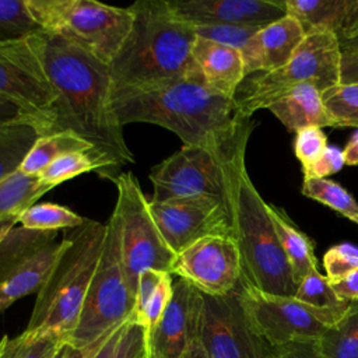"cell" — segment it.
Wrapping results in <instances>:
<instances>
[{
    "instance_id": "1",
    "label": "cell",
    "mask_w": 358,
    "mask_h": 358,
    "mask_svg": "<svg viewBox=\"0 0 358 358\" xmlns=\"http://www.w3.org/2000/svg\"><path fill=\"white\" fill-rule=\"evenodd\" d=\"M41 57L57 92L55 123L49 133L73 131L88 141L106 164V176L134 161L112 106L113 80L109 64L81 48L38 31Z\"/></svg>"
},
{
    "instance_id": "2",
    "label": "cell",
    "mask_w": 358,
    "mask_h": 358,
    "mask_svg": "<svg viewBox=\"0 0 358 358\" xmlns=\"http://www.w3.org/2000/svg\"><path fill=\"white\" fill-rule=\"evenodd\" d=\"M112 106L120 122L151 123L173 131L183 145L218 150L242 119L232 98L210 90L201 77H183L113 90Z\"/></svg>"
},
{
    "instance_id": "3",
    "label": "cell",
    "mask_w": 358,
    "mask_h": 358,
    "mask_svg": "<svg viewBox=\"0 0 358 358\" xmlns=\"http://www.w3.org/2000/svg\"><path fill=\"white\" fill-rule=\"evenodd\" d=\"M252 129L250 119H242L236 133L222 148L225 204L232 238L241 252V280L267 294L295 296L298 287L268 215V204L246 169L245 154Z\"/></svg>"
},
{
    "instance_id": "4",
    "label": "cell",
    "mask_w": 358,
    "mask_h": 358,
    "mask_svg": "<svg viewBox=\"0 0 358 358\" xmlns=\"http://www.w3.org/2000/svg\"><path fill=\"white\" fill-rule=\"evenodd\" d=\"M129 8L130 32L109 64L113 90L200 77L192 57L194 27L175 14L169 0H138Z\"/></svg>"
},
{
    "instance_id": "5",
    "label": "cell",
    "mask_w": 358,
    "mask_h": 358,
    "mask_svg": "<svg viewBox=\"0 0 358 358\" xmlns=\"http://www.w3.org/2000/svg\"><path fill=\"white\" fill-rule=\"evenodd\" d=\"M106 235V224L87 220L71 229L67 245L50 275L36 294L25 331L56 336L64 343L77 326L95 274Z\"/></svg>"
},
{
    "instance_id": "6",
    "label": "cell",
    "mask_w": 358,
    "mask_h": 358,
    "mask_svg": "<svg viewBox=\"0 0 358 358\" xmlns=\"http://www.w3.org/2000/svg\"><path fill=\"white\" fill-rule=\"evenodd\" d=\"M39 31L62 38L110 64L133 24L129 7L94 0H25Z\"/></svg>"
},
{
    "instance_id": "7",
    "label": "cell",
    "mask_w": 358,
    "mask_h": 358,
    "mask_svg": "<svg viewBox=\"0 0 358 358\" xmlns=\"http://www.w3.org/2000/svg\"><path fill=\"white\" fill-rule=\"evenodd\" d=\"M340 56L336 34H308L282 67L245 77L234 96L238 115L250 119L253 112L268 108L281 94L298 84H312L320 92L338 84Z\"/></svg>"
},
{
    "instance_id": "8",
    "label": "cell",
    "mask_w": 358,
    "mask_h": 358,
    "mask_svg": "<svg viewBox=\"0 0 358 358\" xmlns=\"http://www.w3.org/2000/svg\"><path fill=\"white\" fill-rule=\"evenodd\" d=\"M134 294L129 285L120 255L117 228L110 215L103 249L87 291L76 329L66 343L87 348L131 317Z\"/></svg>"
},
{
    "instance_id": "9",
    "label": "cell",
    "mask_w": 358,
    "mask_h": 358,
    "mask_svg": "<svg viewBox=\"0 0 358 358\" xmlns=\"http://www.w3.org/2000/svg\"><path fill=\"white\" fill-rule=\"evenodd\" d=\"M117 199L112 217L116 222L123 268L136 294L138 275L145 270L172 274L175 253L165 243L136 176L119 173L113 179Z\"/></svg>"
},
{
    "instance_id": "10",
    "label": "cell",
    "mask_w": 358,
    "mask_h": 358,
    "mask_svg": "<svg viewBox=\"0 0 358 358\" xmlns=\"http://www.w3.org/2000/svg\"><path fill=\"white\" fill-rule=\"evenodd\" d=\"M238 294L250 327L271 347L319 340L324 330L336 324L347 312V309L315 308L295 296L267 294L242 280Z\"/></svg>"
},
{
    "instance_id": "11",
    "label": "cell",
    "mask_w": 358,
    "mask_h": 358,
    "mask_svg": "<svg viewBox=\"0 0 358 358\" xmlns=\"http://www.w3.org/2000/svg\"><path fill=\"white\" fill-rule=\"evenodd\" d=\"M0 96L34 119L48 134L55 123L57 92L45 70L38 31L0 41Z\"/></svg>"
},
{
    "instance_id": "12",
    "label": "cell",
    "mask_w": 358,
    "mask_h": 358,
    "mask_svg": "<svg viewBox=\"0 0 358 358\" xmlns=\"http://www.w3.org/2000/svg\"><path fill=\"white\" fill-rule=\"evenodd\" d=\"M224 145L218 150L183 145L155 165L150 173L154 186L150 201L161 203L193 197H217L225 201Z\"/></svg>"
},
{
    "instance_id": "13",
    "label": "cell",
    "mask_w": 358,
    "mask_h": 358,
    "mask_svg": "<svg viewBox=\"0 0 358 358\" xmlns=\"http://www.w3.org/2000/svg\"><path fill=\"white\" fill-rule=\"evenodd\" d=\"M199 343L207 358H268L271 351L250 327L238 288L224 296L203 294Z\"/></svg>"
},
{
    "instance_id": "14",
    "label": "cell",
    "mask_w": 358,
    "mask_h": 358,
    "mask_svg": "<svg viewBox=\"0 0 358 358\" xmlns=\"http://www.w3.org/2000/svg\"><path fill=\"white\" fill-rule=\"evenodd\" d=\"M210 296L234 292L242 278V259L232 236H206L175 256L172 275Z\"/></svg>"
},
{
    "instance_id": "15",
    "label": "cell",
    "mask_w": 358,
    "mask_h": 358,
    "mask_svg": "<svg viewBox=\"0 0 358 358\" xmlns=\"http://www.w3.org/2000/svg\"><path fill=\"white\" fill-rule=\"evenodd\" d=\"M150 210L165 243L175 255L206 236H232L227 204L217 197L150 201Z\"/></svg>"
},
{
    "instance_id": "16",
    "label": "cell",
    "mask_w": 358,
    "mask_h": 358,
    "mask_svg": "<svg viewBox=\"0 0 358 358\" xmlns=\"http://www.w3.org/2000/svg\"><path fill=\"white\" fill-rule=\"evenodd\" d=\"M203 294L183 278L173 280L172 299L145 341V358H182L199 340Z\"/></svg>"
},
{
    "instance_id": "17",
    "label": "cell",
    "mask_w": 358,
    "mask_h": 358,
    "mask_svg": "<svg viewBox=\"0 0 358 358\" xmlns=\"http://www.w3.org/2000/svg\"><path fill=\"white\" fill-rule=\"evenodd\" d=\"M175 14L192 25L266 27L287 15L280 0H169Z\"/></svg>"
},
{
    "instance_id": "18",
    "label": "cell",
    "mask_w": 358,
    "mask_h": 358,
    "mask_svg": "<svg viewBox=\"0 0 358 358\" xmlns=\"http://www.w3.org/2000/svg\"><path fill=\"white\" fill-rule=\"evenodd\" d=\"M301 24L291 15L262 27L241 52L246 76L282 67L305 39Z\"/></svg>"
},
{
    "instance_id": "19",
    "label": "cell",
    "mask_w": 358,
    "mask_h": 358,
    "mask_svg": "<svg viewBox=\"0 0 358 358\" xmlns=\"http://www.w3.org/2000/svg\"><path fill=\"white\" fill-rule=\"evenodd\" d=\"M192 57L203 83L214 92L234 99L236 90L246 77L242 53L197 36Z\"/></svg>"
},
{
    "instance_id": "20",
    "label": "cell",
    "mask_w": 358,
    "mask_h": 358,
    "mask_svg": "<svg viewBox=\"0 0 358 358\" xmlns=\"http://www.w3.org/2000/svg\"><path fill=\"white\" fill-rule=\"evenodd\" d=\"M66 245V238L48 243L0 281V312L29 294H38L50 275Z\"/></svg>"
},
{
    "instance_id": "21",
    "label": "cell",
    "mask_w": 358,
    "mask_h": 358,
    "mask_svg": "<svg viewBox=\"0 0 358 358\" xmlns=\"http://www.w3.org/2000/svg\"><path fill=\"white\" fill-rule=\"evenodd\" d=\"M289 131L331 126L324 113L322 92L312 84H298L281 94L267 108Z\"/></svg>"
},
{
    "instance_id": "22",
    "label": "cell",
    "mask_w": 358,
    "mask_h": 358,
    "mask_svg": "<svg viewBox=\"0 0 358 358\" xmlns=\"http://www.w3.org/2000/svg\"><path fill=\"white\" fill-rule=\"evenodd\" d=\"M268 215L289 264L292 280L298 287L308 274L317 270L313 242L292 224L282 208L268 204Z\"/></svg>"
},
{
    "instance_id": "23",
    "label": "cell",
    "mask_w": 358,
    "mask_h": 358,
    "mask_svg": "<svg viewBox=\"0 0 358 358\" xmlns=\"http://www.w3.org/2000/svg\"><path fill=\"white\" fill-rule=\"evenodd\" d=\"M357 0H287V14L294 17L305 35L327 31L338 34L351 15Z\"/></svg>"
},
{
    "instance_id": "24",
    "label": "cell",
    "mask_w": 358,
    "mask_h": 358,
    "mask_svg": "<svg viewBox=\"0 0 358 358\" xmlns=\"http://www.w3.org/2000/svg\"><path fill=\"white\" fill-rule=\"evenodd\" d=\"M52 189L53 186L42 182L38 175L22 171L0 180V228H14L20 215Z\"/></svg>"
},
{
    "instance_id": "25",
    "label": "cell",
    "mask_w": 358,
    "mask_h": 358,
    "mask_svg": "<svg viewBox=\"0 0 358 358\" xmlns=\"http://www.w3.org/2000/svg\"><path fill=\"white\" fill-rule=\"evenodd\" d=\"M42 134V127L31 119L0 124V180L20 171L25 157Z\"/></svg>"
},
{
    "instance_id": "26",
    "label": "cell",
    "mask_w": 358,
    "mask_h": 358,
    "mask_svg": "<svg viewBox=\"0 0 358 358\" xmlns=\"http://www.w3.org/2000/svg\"><path fill=\"white\" fill-rule=\"evenodd\" d=\"M57 239V231H35L14 227L0 239V281L38 250Z\"/></svg>"
},
{
    "instance_id": "27",
    "label": "cell",
    "mask_w": 358,
    "mask_h": 358,
    "mask_svg": "<svg viewBox=\"0 0 358 358\" xmlns=\"http://www.w3.org/2000/svg\"><path fill=\"white\" fill-rule=\"evenodd\" d=\"M76 151H94V148L88 141L73 131L42 134L25 157L20 171L28 175H39L60 157Z\"/></svg>"
},
{
    "instance_id": "28",
    "label": "cell",
    "mask_w": 358,
    "mask_h": 358,
    "mask_svg": "<svg viewBox=\"0 0 358 358\" xmlns=\"http://www.w3.org/2000/svg\"><path fill=\"white\" fill-rule=\"evenodd\" d=\"M323 358H358V302H351L343 317L317 340Z\"/></svg>"
},
{
    "instance_id": "29",
    "label": "cell",
    "mask_w": 358,
    "mask_h": 358,
    "mask_svg": "<svg viewBox=\"0 0 358 358\" xmlns=\"http://www.w3.org/2000/svg\"><path fill=\"white\" fill-rule=\"evenodd\" d=\"M91 171H96L105 176L108 173L106 164L95 151H76L60 157L48 168H45L38 176L42 182L55 187L66 180Z\"/></svg>"
},
{
    "instance_id": "30",
    "label": "cell",
    "mask_w": 358,
    "mask_h": 358,
    "mask_svg": "<svg viewBox=\"0 0 358 358\" xmlns=\"http://www.w3.org/2000/svg\"><path fill=\"white\" fill-rule=\"evenodd\" d=\"M85 221L87 218L78 215L66 206L55 203L34 204L18 218V224L21 227L35 231H57L63 228L76 229L84 225Z\"/></svg>"
},
{
    "instance_id": "31",
    "label": "cell",
    "mask_w": 358,
    "mask_h": 358,
    "mask_svg": "<svg viewBox=\"0 0 358 358\" xmlns=\"http://www.w3.org/2000/svg\"><path fill=\"white\" fill-rule=\"evenodd\" d=\"M322 103L331 127L358 129V84H336L322 92Z\"/></svg>"
},
{
    "instance_id": "32",
    "label": "cell",
    "mask_w": 358,
    "mask_h": 358,
    "mask_svg": "<svg viewBox=\"0 0 358 358\" xmlns=\"http://www.w3.org/2000/svg\"><path fill=\"white\" fill-rule=\"evenodd\" d=\"M63 340L56 336L22 331L15 337L3 336L0 340V358H55Z\"/></svg>"
},
{
    "instance_id": "33",
    "label": "cell",
    "mask_w": 358,
    "mask_h": 358,
    "mask_svg": "<svg viewBox=\"0 0 358 358\" xmlns=\"http://www.w3.org/2000/svg\"><path fill=\"white\" fill-rule=\"evenodd\" d=\"M301 192L358 224V201L341 185L330 179H303Z\"/></svg>"
},
{
    "instance_id": "34",
    "label": "cell",
    "mask_w": 358,
    "mask_h": 358,
    "mask_svg": "<svg viewBox=\"0 0 358 358\" xmlns=\"http://www.w3.org/2000/svg\"><path fill=\"white\" fill-rule=\"evenodd\" d=\"M295 298L322 309H348L351 302L343 301L333 289L329 278L317 270L308 274L298 285Z\"/></svg>"
},
{
    "instance_id": "35",
    "label": "cell",
    "mask_w": 358,
    "mask_h": 358,
    "mask_svg": "<svg viewBox=\"0 0 358 358\" xmlns=\"http://www.w3.org/2000/svg\"><path fill=\"white\" fill-rule=\"evenodd\" d=\"M39 31L25 0H0V41L27 36Z\"/></svg>"
},
{
    "instance_id": "36",
    "label": "cell",
    "mask_w": 358,
    "mask_h": 358,
    "mask_svg": "<svg viewBox=\"0 0 358 358\" xmlns=\"http://www.w3.org/2000/svg\"><path fill=\"white\" fill-rule=\"evenodd\" d=\"M199 38L242 52L262 27L249 25H193Z\"/></svg>"
},
{
    "instance_id": "37",
    "label": "cell",
    "mask_w": 358,
    "mask_h": 358,
    "mask_svg": "<svg viewBox=\"0 0 358 358\" xmlns=\"http://www.w3.org/2000/svg\"><path fill=\"white\" fill-rule=\"evenodd\" d=\"M172 294H173V278H172V274L165 273L158 287L155 288L154 294L148 299L145 308L143 309L141 315L136 320H133L143 327L145 341L148 340V337L157 327L158 322L161 320L164 312L166 310L172 299Z\"/></svg>"
},
{
    "instance_id": "38",
    "label": "cell",
    "mask_w": 358,
    "mask_h": 358,
    "mask_svg": "<svg viewBox=\"0 0 358 358\" xmlns=\"http://www.w3.org/2000/svg\"><path fill=\"white\" fill-rule=\"evenodd\" d=\"M326 277L336 282L358 268V246L352 243H338L331 246L323 256Z\"/></svg>"
},
{
    "instance_id": "39",
    "label": "cell",
    "mask_w": 358,
    "mask_h": 358,
    "mask_svg": "<svg viewBox=\"0 0 358 358\" xmlns=\"http://www.w3.org/2000/svg\"><path fill=\"white\" fill-rule=\"evenodd\" d=\"M327 147V137L322 127H305L295 133L294 150L302 169L310 168Z\"/></svg>"
},
{
    "instance_id": "40",
    "label": "cell",
    "mask_w": 358,
    "mask_h": 358,
    "mask_svg": "<svg viewBox=\"0 0 358 358\" xmlns=\"http://www.w3.org/2000/svg\"><path fill=\"white\" fill-rule=\"evenodd\" d=\"M112 358H145L144 330L131 317L124 324Z\"/></svg>"
},
{
    "instance_id": "41",
    "label": "cell",
    "mask_w": 358,
    "mask_h": 358,
    "mask_svg": "<svg viewBox=\"0 0 358 358\" xmlns=\"http://www.w3.org/2000/svg\"><path fill=\"white\" fill-rule=\"evenodd\" d=\"M345 165L344 162V155L343 150L334 147V145H327L323 154L319 157V159L306 171H303V178L305 179H326V176L333 175Z\"/></svg>"
},
{
    "instance_id": "42",
    "label": "cell",
    "mask_w": 358,
    "mask_h": 358,
    "mask_svg": "<svg viewBox=\"0 0 358 358\" xmlns=\"http://www.w3.org/2000/svg\"><path fill=\"white\" fill-rule=\"evenodd\" d=\"M164 274L165 273L157 271V270H145L138 275L136 294H134V308L131 313V320H136L141 315L143 309L145 308L148 299L154 294Z\"/></svg>"
},
{
    "instance_id": "43",
    "label": "cell",
    "mask_w": 358,
    "mask_h": 358,
    "mask_svg": "<svg viewBox=\"0 0 358 358\" xmlns=\"http://www.w3.org/2000/svg\"><path fill=\"white\" fill-rule=\"evenodd\" d=\"M268 358H323V355L319 350L317 340H306L271 347Z\"/></svg>"
},
{
    "instance_id": "44",
    "label": "cell",
    "mask_w": 358,
    "mask_h": 358,
    "mask_svg": "<svg viewBox=\"0 0 358 358\" xmlns=\"http://www.w3.org/2000/svg\"><path fill=\"white\" fill-rule=\"evenodd\" d=\"M340 49H358V0L343 29L336 35Z\"/></svg>"
},
{
    "instance_id": "45",
    "label": "cell",
    "mask_w": 358,
    "mask_h": 358,
    "mask_svg": "<svg viewBox=\"0 0 358 358\" xmlns=\"http://www.w3.org/2000/svg\"><path fill=\"white\" fill-rule=\"evenodd\" d=\"M340 83L358 84V49L341 50Z\"/></svg>"
},
{
    "instance_id": "46",
    "label": "cell",
    "mask_w": 358,
    "mask_h": 358,
    "mask_svg": "<svg viewBox=\"0 0 358 358\" xmlns=\"http://www.w3.org/2000/svg\"><path fill=\"white\" fill-rule=\"evenodd\" d=\"M124 324H120L119 327L113 329L110 333H108L103 338H101L91 350L88 358H112L116 350V345L119 343V338L122 336V331L124 329Z\"/></svg>"
},
{
    "instance_id": "47",
    "label": "cell",
    "mask_w": 358,
    "mask_h": 358,
    "mask_svg": "<svg viewBox=\"0 0 358 358\" xmlns=\"http://www.w3.org/2000/svg\"><path fill=\"white\" fill-rule=\"evenodd\" d=\"M334 292L347 302H358V268L344 278L330 282Z\"/></svg>"
},
{
    "instance_id": "48",
    "label": "cell",
    "mask_w": 358,
    "mask_h": 358,
    "mask_svg": "<svg viewBox=\"0 0 358 358\" xmlns=\"http://www.w3.org/2000/svg\"><path fill=\"white\" fill-rule=\"evenodd\" d=\"M22 119H31V117L25 112H22L18 106H15L10 101L0 96V124L14 122V120H22Z\"/></svg>"
},
{
    "instance_id": "49",
    "label": "cell",
    "mask_w": 358,
    "mask_h": 358,
    "mask_svg": "<svg viewBox=\"0 0 358 358\" xmlns=\"http://www.w3.org/2000/svg\"><path fill=\"white\" fill-rule=\"evenodd\" d=\"M92 347L80 348V347H74V345H71L69 343H63V345L60 347V350L57 351L55 358H88Z\"/></svg>"
},
{
    "instance_id": "50",
    "label": "cell",
    "mask_w": 358,
    "mask_h": 358,
    "mask_svg": "<svg viewBox=\"0 0 358 358\" xmlns=\"http://www.w3.org/2000/svg\"><path fill=\"white\" fill-rule=\"evenodd\" d=\"M344 162L347 165H358V129L350 137L347 145L343 150Z\"/></svg>"
},
{
    "instance_id": "51",
    "label": "cell",
    "mask_w": 358,
    "mask_h": 358,
    "mask_svg": "<svg viewBox=\"0 0 358 358\" xmlns=\"http://www.w3.org/2000/svg\"><path fill=\"white\" fill-rule=\"evenodd\" d=\"M190 357H192V358H207V355H206L203 347L200 345L199 340H197V341L193 344V347L190 348Z\"/></svg>"
},
{
    "instance_id": "52",
    "label": "cell",
    "mask_w": 358,
    "mask_h": 358,
    "mask_svg": "<svg viewBox=\"0 0 358 358\" xmlns=\"http://www.w3.org/2000/svg\"><path fill=\"white\" fill-rule=\"evenodd\" d=\"M13 228H0V239H3L8 231H11Z\"/></svg>"
},
{
    "instance_id": "53",
    "label": "cell",
    "mask_w": 358,
    "mask_h": 358,
    "mask_svg": "<svg viewBox=\"0 0 358 358\" xmlns=\"http://www.w3.org/2000/svg\"><path fill=\"white\" fill-rule=\"evenodd\" d=\"M182 358H192V357H190V352H189V354H186V355H185V357H182Z\"/></svg>"
}]
</instances>
